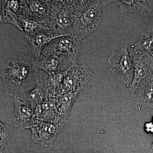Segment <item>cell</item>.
Instances as JSON below:
<instances>
[{
  "mask_svg": "<svg viewBox=\"0 0 153 153\" xmlns=\"http://www.w3.org/2000/svg\"><path fill=\"white\" fill-rule=\"evenodd\" d=\"M22 32L27 38L43 30L49 31L51 23L46 21L27 18L20 15Z\"/></svg>",
  "mask_w": 153,
  "mask_h": 153,
  "instance_id": "ac0fdd59",
  "label": "cell"
},
{
  "mask_svg": "<svg viewBox=\"0 0 153 153\" xmlns=\"http://www.w3.org/2000/svg\"><path fill=\"white\" fill-rule=\"evenodd\" d=\"M61 128L59 125L54 123H38L30 128L32 140L43 146H52Z\"/></svg>",
  "mask_w": 153,
  "mask_h": 153,
  "instance_id": "30bf717a",
  "label": "cell"
},
{
  "mask_svg": "<svg viewBox=\"0 0 153 153\" xmlns=\"http://www.w3.org/2000/svg\"><path fill=\"white\" fill-rule=\"evenodd\" d=\"M132 94V100L138 110L153 109V75L143 82Z\"/></svg>",
  "mask_w": 153,
  "mask_h": 153,
  "instance_id": "7c38bea8",
  "label": "cell"
},
{
  "mask_svg": "<svg viewBox=\"0 0 153 153\" xmlns=\"http://www.w3.org/2000/svg\"><path fill=\"white\" fill-rule=\"evenodd\" d=\"M36 60L25 53L19 52L2 62L1 76L7 95L19 97L23 86L32 82L37 83L38 76Z\"/></svg>",
  "mask_w": 153,
  "mask_h": 153,
  "instance_id": "6da1fadb",
  "label": "cell"
},
{
  "mask_svg": "<svg viewBox=\"0 0 153 153\" xmlns=\"http://www.w3.org/2000/svg\"><path fill=\"white\" fill-rule=\"evenodd\" d=\"M150 152L151 153H153V141L151 146L150 149Z\"/></svg>",
  "mask_w": 153,
  "mask_h": 153,
  "instance_id": "cb8c5ba5",
  "label": "cell"
},
{
  "mask_svg": "<svg viewBox=\"0 0 153 153\" xmlns=\"http://www.w3.org/2000/svg\"><path fill=\"white\" fill-rule=\"evenodd\" d=\"M93 74L90 68L84 64H72L66 69L63 80L62 94L79 92L92 79Z\"/></svg>",
  "mask_w": 153,
  "mask_h": 153,
  "instance_id": "52a82bcc",
  "label": "cell"
},
{
  "mask_svg": "<svg viewBox=\"0 0 153 153\" xmlns=\"http://www.w3.org/2000/svg\"><path fill=\"white\" fill-rule=\"evenodd\" d=\"M74 18L71 35L82 41L98 28L102 19V1H70Z\"/></svg>",
  "mask_w": 153,
  "mask_h": 153,
  "instance_id": "7a4b0ae2",
  "label": "cell"
},
{
  "mask_svg": "<svg viewBox=\"0 0 153 153\" xmlns=\"http://www.w3.org/2000/svg\"><path fill=\"white\" fill-rule=\"evenodd\" d=\"M144 130L147 134L153 135V123L152 121L145 123Z\"/></svg>",
  "mask_w": 153,
  "mask_h": 153,
  "instance_id": "603a6c76",
  "label": "cell"
},
{
  "mask_svg": "<svg viewBox=\"0 0 153 153\" xmlns=\"http://www.w3.org/2000/svg\"><path fill=\"white\" fill-rule=\"evenodd\" d=\"M62 36H63L57 35L48 30H45L27 37L31 52L36 58V60L40 59L43 49L47 45L56 38Z\"/></svg>",
  "mask_w": 153,
  "mask_h": 153,
  "instance_id": "5bb4252c",
  "label": "cell"
},
{
  "mask_svg": "<svg viewBox=\"0 0 153 153\" xmlns=\"http://www.w3.org/2000/svg\"><path fill=\"white\" fill-rule=\"evenodd\" d=\"M152 122L153 123V117H152Z\"/></svg>",
  "mask_w": 153,
  "mask_h": 153,
  "instance_id": "d4e9b609",
  "label": "cell"
},
{
  "mask_svg": "<svg viewBox=\"0 0 153 153\" xmlns=\"http://www.w3.org/2000/svg\"><path fill=\"white\" fill-rule=\"evenodd\" d=\"M79 94V92H68L60 94L55 97L59 116L58 124L61 127L68 122L72 106Z\"/></svg>",
  "mask_w": 153,
  "mask_h": 153,
  "instance_id": "9a60e30c",
  "label": "cell"
},
{
  "mask_svg": "<svg viewBox=\"0 0 153 153\" xmlns=\"http://www.w3.org/2000/svg\"><path fill=\"white\" fill-rule=\"evenodd\" d=\"M0 131H1V149H3L4 146L8 140L11 133L12 128L10 126L7 124L0 123Z\"/></svg>",
  "mask_w": 153,
  "mask_h": 153,
  "instance_id": "7402d4cb",
  "label": "cell"
},
{
  "mask_svg": "<svg viewBox=\"0 0 153 153\" xmlns=\"http://www.w3.org/2000/svg\"><path fill=\"white\" fill-rule=\"evenodd\" d=\"M111 2L117 5L123 13H132L146 16L152 12V10L146 1L120 0Z\"/></svg>",
  "mask_w": 153,
  "mask_h": 153,
  "instance_id": "e0dca14e",
  "label": "cell"
},
{
  "mask_svg": "<svg viewBox=\"0 0 153 153\" xmlns=\"http://www.w3.org/2000/svg\"><path fill=\"white\" fill-rule=\"evenodd\" d=\"M66 1H20L21 15L52 23L62 10Z\"/></svg>",
  "mask_w": 153,
  "mask_h": 153,
  "instance_id": "3957f363",
  "label": "cell"
},
{
  "mask_svg": "<svg viewBox=\"0 0 153 153\" xmlns=\"http://www.w3.org/2000/svg\"><path fill=\"white\" fill-rule=\"evenodd\" d=\"M55 98L47 100L35 108L36 118L38 123L51 122L59 125V116Z\"/></svg>",
  "mask_w": 153,
  "mask_h": 153,
  "instance_id": "2e32d148",
  "label": "cell"
},
{
  "mask_svg": "<svg viewBox=\"0 0 153 153\" xmlns=\"http://www.w3.org/2000/svg\"><path fill=\"white\" fill-rule=\"evenodd\" d=\"M45 79L42 76H38L36 87L22 94L18 98L35 108L49 99Z\"/></svg>",
  "mask_w": 153,
  "mask_h": 153,
  "instance_id": "8fae6325",
  "label": "cell"
},
{
  "mask_svg": "<svg viewBox=\"0 0 153 153\" xmlns=\"http://www.w3.org/2000/svg\"><path fill=\"white\" fill-rule=\"evenodd\" d=\"M131 54L133 63V79L131 84L127 87L133 93L153 75V58L141 50L134 49Z\"/></svg>",
  "mask_w": 153,
  "mask_h": 153,
  "instance_id": "8992f818",
  "label": "cell"
},
{
  "mask_svg": "<svg viewBox=\"0 0 153 153\" xmlns=\"http://www.w3.org/2000/svg\"><path fill=\"white\" fill-rule=\"evenodd\" d=\"M66 69L60 71L56 74L49 75L47 79H45L49 99L55 98L60 94H62L64 77L66 74Z\"/></svg>",
  "mask_w": 153,
  "mask_h": 153,
  "instance_id": "ffe728a7",
  "label": "cell"
},
{
  "mask_svg": "<svg viewBox=\"0 0 153 153\" xmlns=\"http://www.w3.org/2000/svg\"><path fill=\"white\" fill-rule=\"evenodd\" d=\"M64 57L49 56L36 60V66L37 70H42L49 75L56 74L60 71Z\"/></svg>",
  "mask_w": 153,
  "mask_h": 153,
  "instance_id": "d6986e66",
  "label": "cell"
},
{
  "mask_svg": "<svg viewBox=\"0 0 153 153\" xmlns=\"http://www.w3.org/2000/svg\"><path fill=\"white\" fill-rule=\"evenodd\" d=\"M21 1H1V10L0 20L2 24L6 23L14 25L22 31L20 22Z\"/></svg>",
  "mask_w": 153,
  "mask_h": 153,
  "instance_id": "4fadbf2b",
  "label": "cell"
},
{
  "mask_svg": "<svg viewBox=\"0 0 153 153\" xmlns=\"http://www.w3.org/2000/svg\"><path fill=\"white\" fill-rule=\"evenodd\" d=\"M74 18V12L70 1H66L60 13L51 23L49 30L60 36L72 35Z\"/></svg>",
  "mask_w": 153,
  "mask_h": 153,
  "instance_id": "9c48e42d",
  "label": "cell"
},
{
  "mask_svg": "<svg viewBox=\"0 0 153 153\" xmlns=\"http://www.w3.org/2000/svg\"><path fill=\"white\" fill-rule=\"evenodd\" d=\"M81 44L82 41L77 40L72 35L59 37L44 48L39 60L47 56L64 55L68 57L72 65L76 64Z\"/></svg>",
  "mask_w": 153,
  "mask_h": 153,
  "instance_id": "5b68a950",
  "label": "cell"
},
{
  "mask_svg": "<svg viewBox=\"0 0 153 153\" xmlns=\"http://www.w3.org/2000/svg\"><path fill=\"white\" fill-rule=\"evenodd\" d=\"M131 48L142 50L153 58V29L149 28L142 33L137 41Z\"/></svg>",
  "mask_w": 153,
  "mask_h": 153,
  "instance_id": "44dd1931",
  "label": "cell"
},
{
  "mask_svg": "<svg viewBox=\"0 0 153 153\" xmlns=\"http://www.w3.org/2000/svg\"></svg>",
  "mask_w": 153,
  "mask_h": 153,
  "instance_id": "484cf974",
  "label": "cell"
},
{
  "mask_svg": "<svg viewBox=\"0 0 153 153\" xmlns=\"http://www.w3.org/2000/svg\"><path fill=\"white\" fill-rule=\"evenodd\" d=\"M15 109L13 116L14 125L19 129L31 128L38 123L35 115V108L25 103L18 97H13Z\"/></svg>",
  "mask_w": 153,
  "mask_h": 153,
  "instance_id": "ba28073f",
  "label": "cell"
},
{
  "mask_svg": "<svg viewBox=\"0 0 153 153\" xmlns=\"http://www.w3.org/2000/svg\"><path fill=\"white\" fill-rule=\"evenodd\" d=\"M108 62L109 71L117 79L127 86L131 84L134 76L133 63L132 56L129 53L126 45L117 52H113Z\"/></svg>",
  "mask_w": 153,
  "mask_h": 153,
  "instance_id": "277c9868",
  "label": "cell"
}]
</instances>
